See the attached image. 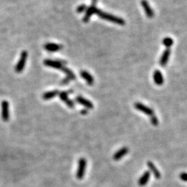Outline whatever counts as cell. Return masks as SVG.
<instances>
[{
    "mask_svg": "<svg viewBox=\"0 0 187 187\" xmlns=\"http://www.w3.org/2000/svg\"><path fill=\"white\" fill-rule=\"evenodd\" d=\"M95 13L98 15V17H101V19L111 21V22H113L115 24H117L118 25H121V26H123V25L125 24V20L121 18V17L115 16V15L110 14V13H105V12L102 11H101V10L98 9H96Z\"/></svg>",
    "mask_w": 187,
    "mask_h": 187,
    "instance_id": "cell-1",
    "label": "cell"
},
{
    "mask_svg": "<svg viewBox=\"0 0 187 187\" xmlns=\"http://www.w3.org/2000/svg\"><path fill=\"white\" fill-rule=\"evenodd\" d=\"M86 167H87L86 159L82 157V158L78 159V168H77V172H76V178H77V179H78V180H82V179L84 178L85 175Z\"/></svg>",
    "mask_w": 187,
    "mask_h": 187,
    "instance_id": "cell-2",
    "label": "cell"
},
{
    "mask_svg": "<svg viewBox=\"0 0 187 187\" xmlns=\"http://www.w3.org/2000/svg\"><path fill=\"white\" fill-rule=\"evenodd\" d=\"M96 3H97V0H92V5L87 9L83 19H82V21L84 22H87L90 19V17L92 16V15H94L96 13V9H97V8H96Z\"/></svg>",
    "mask_w": 187,
    "mask_h": 187,
    "instance_id": "cell-3",
    "label": "cell"
},
{
    "mask_svg": "<svg viewBox=\"0 0 187 187\" xmlns=\"http://www.w3.org/2000/svg\"><path fill=\"white\" fill-rule=\"evenodd\" d=\"M27 57H28L27 52L26 51H23L21 54L20 59L19 60L16 67H15V72L17 73H20L21 72H22L24 69L25 65H26Z\"/></svg>",
    "mask_w": 187,
    "mask_h": 187,
    "instance_id": "cell-4",
    "label": "cell"
},
{
    "mask_svg": "<svg viewBox=\"0 0 187 187\" xmlns=\"http://www.w3.org/2000/svg\"><path fill=\"white\" fill-rule=\"evenodd\" d=\"M134 106H135V109H137V110H139V111L143 112V113H144L145 115L150 116V117H151V116L155 115L154 110H153L152 108L148 107V106L145 105L144 104L139 103V102H137V103H135Z\"/></svg>",
    "mask_w": 187,
    "mask_h": 187,
    "instance_id": "cell-5",
    "label": "cell"
},
{
    "mask_svg": "<svg viewBox=\"0 0 187 187\" xmlns=\"http://www.w3.org/2000/svg\"><path fill=\"white\" fill-rule=\"evenodd\" d=\"M44 64L49 67L56 69H60L64 67V64L62 61L60 60H54L50 59H46L44 60Z\"/></svg>",
    "mask_w": 187,
    "mask_h": 187,
    "instance_id": "cell-6",
    "label": "cell"
},
{
    "mask_svg": "<svg viewBox=\"0 0 187 187\" xmlns=\"http://www.w3.org/2000/svg\"><path fill=\"white\" fill-rule=\"evenodd\" d=\"M141 6H142L143 11L145 12V14L148 18H153L155 15V13L153 9L148 2L147 0H141Z\"/></svg>",
    "mask_w": 187,
    "mask_h": 187,
    "instance_id": "cell-7",
    "label": "cell"
},
{
    "mask_svg": "<svg viewBox=\"0 0 187 187\" xmlns=\"http://www.w3.org/2000/svg\"><path fill=\"white\" fill-rule=\"evenodd\" d=\"M68 92H59V97L64 103H66V105L68 106L70 108H74L75 106V104L74 103V101H72L70 98H69L68 97Z\"/></svg>",
    "mask_w": 187,
    "mask_h": 187,
    "instance_id": "cell-8",
    "label": "cell"
},
{
    "mask_svg": "<svg viewBox=\"0 0 187 187\" xmlns=\"http://www.w3.org/2000/svg\"><path fill=\"white\" fill-rule=\"evenodd\" d=\"M1 114L2 119L4 121H8L9 119V104L6 101H4L1 103Z\"/></svg>",
    "mask_w": 187,
    "mask_h": 187,
    "instance_id": "cell-9",
    "label": "cell"
},
{
    "mask_svg": "<svg viewBox=\"0 0 187 187\" xmlns=\"http://www.w3.org/2000/svg\"><path fill=\"white\" fill-rule=\"evenodd\" d=\"M171 49H166V50L163 52L162 55H161L160 60H159V64L161 67H164L166 65V64L168 63V60H169V58H170L171 56Z\"/></svg>",
    "mask_w": 187,
    "mask_h": 187,
    "instance_id": "cell-10",
    "label": "cell"
},
{
    "mask_svg": "<svg viewBox=\"0 0 187 187\" xmlns=\"http://www.w3.org/2000/svg\"><path fill=\"white\" fill-rule=\"evenodd\" d=\"M153 80H154L155 83L157 85H162L164 82V76H163L162 73L159 70H155L154 72V74H153Z\"/></svg>",
    "mask_w": 187,
    "mask_h": 187,
    "instance_id": "cell-11",
    "label": "cell"
},
{
    "mask_svg": "<svg viewBox=\"0 0 187 187\" xmlns=\"http://www.w3.org/2000/svg\"><path fill=\"white\" fill-rule=\"evenodd\" d=\"M129 152V149L127 147H123L121 149H119V150L117 151L115 153L113 156V159L115 161H119L120 159L123 158L124 156H125L128 154V153Z\"/></svg>",
    "mask_w": 187,
    "mask_h": 187,
    "instance_id": "cell-12",
    "label": "cell"
},
{
    "mask_svg": "<svg viewBox=\"0 0 187 187\" xmlns=\"http://www.w3.org/2000/svg\"><path fill=\"white\" fill-rule=\"evenodd\" d=\"M76 101L80 103V105L85 106L86 108H88V109H93L94 108V105L91 101L80 96H78L76 98Z\"/></svg>",
    "mask_w": 187,
    "mask_h": 187,
    "instance_id": "cell-13",
    "label": "cell"
},
{
    "mask_svg": "<svg viewBox=\"0 0 187 187\" xmlns=\"http://www.w3.org/2000/svg\"><path fill=\"white\" fill-rule=\"evenodd\" d=\"M150 178V171H146L143 173L140 178L138 180V184L139 186H144L148 184Z\"/></svg>",
    "mask_w": 187,
    "mask_h": 187,
    "instance_id": "cell-14",
    "label": "cell"
},
{
    "mask_svg": "<svg viewBox=\"0 0 187 187\" xmlns=\"http://www.w3.org/2000/svg\"><path fill=\"white\" fill-rule=\"evenodd\" d=\"M44 48L49 52H56L60 51L62 47L56 43H47L44 45Z\"/></svg>",
    "mask_w": 187,
    "mask_h": 187,
    "instance_id": "cell-15",
    "label": "cell"
},
{
    "mask_svg": "<svg viewBox=\"0 0 187 187\" xmlns=\"http://www.w3.org/2000/svg\"><path fill=\"white\" fill-rule=\"evenodd\" d=\"M147 166L148 167L149 170L153 173V174L154 175L155 178L159 180V179L161 178V173L159 172L158 169L157 168V167L155 166V164H153L152 161H148L147 162Z\"/></svg>",
    "mask_w": 187,
    "mask_h": 187,
    "instance_id": "cell-16",
    "label": "cell"
},
{
    "mask_svg": "<svg viewBox=\"0 0 187 187\" xmlns=\"http://www.w3.org/2000/svg\"><path fill=\"white\" fill-rule=\"evenodd\" d=\"M80 76H81V77L85 80L87 83L89 85H92L94 84V78L92 77V75L90 74L89 72H87V71H81V72H80Z\"/></svg>",
    "mask_w": 187,
    "mask_h": 187,
    "instance_id": "cell-17",
    "label": "cell"
},
{
    "mask_svg": "<svg viewBox=\"0 0 187 187\" xmlns=\"http://www.w3.org/2000/svg\"><path fill=\"white\" fill-rule=\"evenodd\" d=\"M59 94V91L58 90H53V91H50V92H45V93L43 94L42 95V98L45 101L47 100H49V99H52V98L56 97V96H58Z\"/></svg>",
    "mask_w": 187,
    "mask_h": 187,
    "instance_id": "cell-18",
    "label": "cell"
},
{
    "mask_svg": "<svg viewBox=\"0 0 187 187\" xmlns=\"http://www.w3.org/2000/svg\"><path fill=\"white\" fill-rule=\"evenodd\" d=\"M61 71H62V72L65 73L67 77L68 78H69L71 80H74L75 78H76V76H75V74L72 72V71L70 70L69 68H67L66 67L64 66L61 69Z\"/></svg>",
    "mask_w": 187,
    "mask_h": 187,
    "instance_id": "cell-19",
    "label": "cell"
},
{
    "mask_svg": "<svg viewBox=\"0 0 187 187\" xmlns=\"http://www.w3.org/2000/svg\"><path fill=\"white\" fill-rule=\"evenodd\" d=\"M162 42L163 44H164L167 49H170V47L171 46H173V44H174V41H173V39L170 37H165V38H164V40H163Z\"/></svg>",
    "mask_w": 187,
    "mask_h": 187,
    "instance_id": "cell-20",
    "label": "cell"
},
{
    "mask_svg": "<svg viewBox=\"0 0 187 187\" xmlns=\"http://www.w3.org/2000/svg\"><path fill=\"white\" fill-rule=\"evenodd\" d=\"M150 122L152 125H154V126H157L159 125V120L155 115L150 117Z\"/></svg>",
    "mask_w": 187,
    "mask_h": 187,
    "instance_id": "cell-21",
    "label": "cell"
},
{
    "mask_svg": "<svg viewBox=\"0 0 187 187\" xmlns=\"http://www.w3.org/2000/svg\"><path fill=\"white\" fill-rule=\"evenodd\" d=\"M87 9V6L85 4H81L80 6H78L77 7L76 11H77V13H83V12L86 11Z\"/></svg>",
    "mask_w": 187,
    "mask_h": 187,
    "instance_id": "cell-22",
    "label": "cell"
},
{
    "mask_svg": "<svg viewBox=\"0 0 187 187\" xmlns=\"http://www.w3.org/2000/svg\"><path fill=\"white\" fill-rule=\"evenodd\" d=\"M180 180L183 182H187V173L182 172L180 174Z\"/></svg>",
    "mask_w": 187,
    "mask_h": 187,
    "instance_id": "cell-23",
    "label": "cell"
},
{
    "mask_svg": "<svg viewBox=\"0 0 187 187\" xmlns=\"http://www.w3.org/2000/svg\"><path fill=\"white\" fill-rule=\"evenodd\" d=\"M70 79L69 78H68L67 77H66L65 78H64L63 80H62V81L60 82V84L62 85H67V83H69V81H70Z\"/></svg>",
    "mask_w": 187,
    "mask_h": 187,
    "instance_id": "cell-24",
    "label": "cell"
},
{
    "mask_svg": "<svg viewBox=\"0 0 187 187\" xmlns=\"http://www.w3.org/2000/svg\"><path fill=\"white\" fill-rule=\"evenodd\" d=\"M80 113H81L82 115H87V114H88V111H87V110L83 109V110H82L81 111H80Z\"/></svg>",
    "mask_w": 187,
    "mask_h": 187,
    "instance_id": "cell-25",
    "label": "cell"
}]
</instances>
